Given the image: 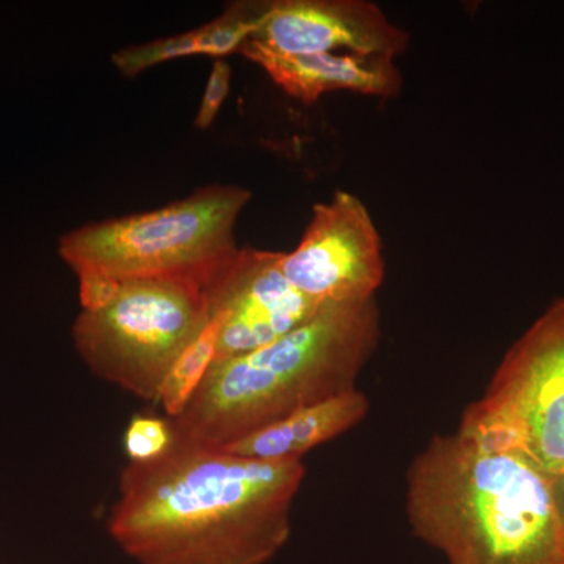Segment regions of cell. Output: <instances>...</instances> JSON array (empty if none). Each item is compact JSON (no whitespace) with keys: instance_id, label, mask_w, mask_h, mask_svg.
<instances>
[{"instance_id":"1","label":"cell","mask_w":564,"mask_h":564,"mask_svg":"<svg viewBox=\"0 0 564 564\" xmlns=\"http://www.w3.org/2000/svg\"><path fill=\"white\" fill-rule=\"evenodd\" d=\"M304 475L302 462H262L174 433L161 458L122 469L107 529L137 564H267L291 538Z\"/></svg>"},{"instance_id":"2","label":"cell","mask_w":564,"mask_h":564,"mask_svg":"<svg viewBox=\"0 0 564 564\" xmlns=\"http://www.w3.org/2000/svg\"><path fill=\"white\" fill-rule=\"evenodd\" d=\"M406 514L448 564H564L555 474L519 452L434 436L408 469Z\"/></svg>"},{"instance_id":"3","label":"cell","mask_w":564,"mask_h":564,"mask_svg":"<svg viewBox=\"0 0 564 564\" xmlns=\"http://www.w3.org/2000/svg\"><path fill=\"white\" fill-rule=\"evenodd\" d=\"M380 336L377 299L325 303L288 336L215 362L184 413L169 421L177 436L209 447L242 440L356 389Z\"/></svg>"},{"instance_id":"4","label":"cell","mask_w":564,"mask_h":564,"mask_svg":"<svg viewBox=\"0 0 564 564\" xmlns=\"http://www.w3.org/2000/svg\"><path fill=\"white\" fill-rule=\"evenodd\" d=\"M250 199L239 185H206L161 209L88 223L65 234L58 251L74 272L180 281L207 293L239 256L236 225Z\"/></svg>"},{"instance_id":"5","label":"cell","mask_w":564,"mask_h":564,"mask_svg":"<svg viewBox=\"0 0 564 564\" xmlns=\"http://www.w3.org/2000/svg\"><path fill=\"white\" fill-rule=\"evenodd\" d=\"M209 318L207 293L195 285L124 281L113 302L77 315L73 343L96 377L158 403L166 373Z\"/></svg>"},{"instance_id":"6","label":"cell","mask_w":564,"mask_h":564,"mask_svg":"<svg viewBox=\"0 0 564 564\" xmlns=\"http://www.w3.org/2000/svg\"><path fill=\"white\" fill-rule=\"evenodd\" d=\"M456 433L481 451L519 452L549 473L564 469V296L516 340Z\"/></svg>"},{"instance_id":"7","label":"cell","mask_w":564,"mask_h":564,"mask_svg":"<svg viewBox=\"0 0 564 564\" xmlns=\"http://www.w3.org/2000/svg\"><path fill=\"white\" fill-rule=\"evenodd\" d=\"M281 269L318 304L377 299L386 272L383 243L366 204L344 191L315 204L299 247L282 254Z\"/></svg>"},{"instance_id":"8","label":"cell","mask_w":564,"mask_h":564,"mask_svg":"<svg viewBox=\"0 0 564 564\" xmlns=\"http://www.w3.org/2000/svg\"><path fill=\"white\" fill-rule=\"evenodd\" d=\"M282 254L240 248L228 272L207 292L210 314L220 318L215 362L273 344L310 322L323 306L289 282L281 269Z\"/></svg>"},{"instance_id":"9","label":"cell","mask_w":564,"mask_h":564,"mask_svg":"<svg viewBox=\"0 0 564 564\" xmlns=\"http://www.w3.org/2000/svg\"><path fill=\"white\" fill-rule=\"evenodd\" d=\"M251 40L285 55L355 54L395 61L410 35L367 0H272Z\"/></svg>"},{"instance_id":"10","label":"cell","mask_w":564,"mask_h":564,"mask_svg":"<svg viewBox=\"0 0 564 564\" xmlns=\"http://www.w3.org/2000/svg\"><path fill=\"white\" fill-rule=\"evenodd\" d=\"M240 54L261 66L285 95L314 104L326 93L352 91L377 98H395L403 77L395 62L355 54L285 55L248 40Z\"/></svg>"},{"instance_id":"11","label":"cell","mask_w":564,"mask_h":564,"mask_svg":"<svg viewBox=\"0 0 564 564\" xmlns=\"http://www.w3.org/2000/svg\"><path fill=\"white\" fill-rule=\"evenodd\" d=\"M367 413L369 399L359 389H352L217 448L262 462H302L307 452L347 433Z\"/></svg>"},{"instance_id":"12","label":"cell","mask_w":564,"mask_h":564,"mask_svg":"<svg viewBox=\"0 0 564 564\" xmlns=\"http://www.w3.org/2000/svg\"><path fill=\"white\" fill-rule=\"evenodd\" d=\"M269 10L270 2L234 3L220 17L195 31L122 47L111 55V63L124 76L135 77L162 63L193 55L225 61L228 55L240 52L243 44L259 32Z\"/></svg>"},{"instance_id":"13","label":"cell","mask_w":564,"mask_h":564,"mask_svg":"<svg viewBox=\"0 0 564 564\" xmlns=\"http://www.w3.org/2000/svg\"><path fill=\"white\" fill-rule=\"evenodd\" d=\"M218 337H220V318L210 314L209 322L204 325L202 333L181 352L180 358L166 373L159 392L158 403L161 404L163 413L170 421H174L184 413L199 386L206 380L217 356Z\"/></svg>"},{"instance_id":"14","label":"cell","mask_w":564,"mask_h":564,"mask_svg":"<svg viewBox=\"0 0 564 564\" xmlns=\"http://www.w3.org/2000/svg\"><path fill=\"white\" fill-rule=\"evenodd\" d=\"M174 443L172 422L154 415H135L124 433L129 462L147 463L161 458Z\"/></svg>"},{"instance_id":"15","label":"cell","mask_w":564,"mask_h":564,"mask_svg":"<svg viewBox=\"0 0 564 564\" xmlns=\"http://www.w3.org/2000/svg\"><path fill=\"white\" fill-rule=\"evenodd\" d=\"M229 88H231V66L226 61H215L207 79L202 106L195 118L196 128H210L218 111L221 110L223 102L228 98Z\"/></svg>"},{"instance_id":"16","label":"cell","mask_w":564,"mask_h":564,"mask_svg":"<svg viewBox=\"0 0 564 564\" xmlns=\"http://www.w3.org/2000/svg\"><path fill=\"white\" fill-rule=\"evenodd\" d=\"M79 278V299L84 310L98 311L113 302L120 292L122 282L111 280L109 276L91 270L76 272Z\"/></svg>"},{"instance_id":"17","label":"cell","mask_w":564,"mask_h":564,"mask_svg":"<svg viewBox=\"0 0 564 564\" xmlns=\"http://www.w3.org/2000/svg\"><path fill=\"white\" fill-rule=\"evenodd\" d=\"M556 489H558L560 503H562L564 513V469L555 474Z\"/></svg>"}]
</instances>
